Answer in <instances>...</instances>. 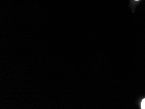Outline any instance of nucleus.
I'll return each mask as SVG.
<instances>
[{
	"label": "nucleus",
	"mask_w": 145,
	"mask_h": 109,
	"mask_svg": "<svg viewBox=\"0 0 145 109\" xmlns=\"http://www.w3.org/2000/svg\"><path fill=\"white\" fill-rule=\"evenodd\" d=\"M141 108L145 109V98L142 100L141 102Z\"/></svg>",
	"instance_id": "obj_1"
},
{
	"label": "nucleus",
	"mask_w": 145,
	"mask_h": 109,
	"mask_svg": "<svg viewBox=\"0 0 145 109\" xmlns=\"http://www.w3.org/2000/svg\"></svg>",
	"instance_id": "obj_2"
}]
</instances>
